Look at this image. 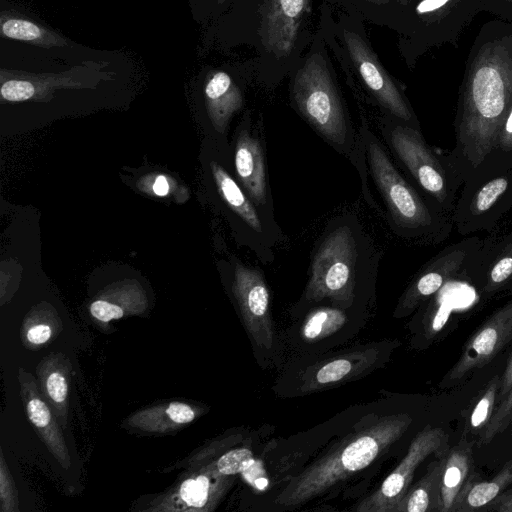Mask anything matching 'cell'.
<instances>
[{"label":"cell","mask_w":512,"mask_h":512,"mask_svg":"<svg viewBox=\"0 0 512 512\" xmlns=\"http://www.w3.org/2000/svg\"><path fill=\"white\" fill-rule=\"evenodd\" d=\"M512 103V44H485L475 57L460 94L448 155L464 181L490 153Z\"/></svg>","instance_id":"6da1fadb"},{"label":"cell","mask_w":512,"mask_h":512,"mask_svg":"<svg viewBox=\"0 0 512 512\" xmlns=\"http://www.w3.org/2000/svg\"><path fill=\"white\" fill-rule=\"evenodd\" d=\"M412 423L410 415L393 414L346 436L333 449L291 478L275 502L285 507L301 505L369 466L399 440Z\"/></svg>","instance_id":"7a4b0ae2"},{"label":"cell","mask_w":512,"mask_h":512,"mask_svg":"<svg viewBox=\"0 0 512 512\" xmlns=\"http://www.w3.org/2000/svg\"><path fill=\"white\" fill-rule=\"evenodd\" d=\"M365 144L374 181L399 234L427 244L447 240L453 230L452 218L435 208L402 177L368 130L365 131Z\"/></svg>","instance_id":"3957f363"},{"label":"cell","mask_w":512,"mask_h":512,"mask_svg":"<svg viewBox=\"0 0 512 512\" xmlns=\"http://www.w3.org/2000/svg\"><path fill=\"white\" fill-rule=\"evenodd\" d=\"M512 208V152L493 149L464 181L452 214L461 236L493 232Z\"/></svg>","instance_id":"277c9868"},{"label":"cell","mask_w":512,"mask_h":512,"mask_svg":"<svg viewBox=\"0 0 512 512\" xmlns=\"http://www.w3.org/2000/svg\"><path fill=\"white\" fill-rule=\"evenodd\" d=\"M386 137L419 193L452 218L464 183L447 152L429 146L420 129L401 121L386 128Z\"/></svg>","instance_id":"5b68a950"},{"label":"cell","mask_w":512,"mask_h":512,"mask_svg":"<svg viewBox=\"0 0 512 512\" xmlns=\"http://www.w3.org/2000/svg\"><path fill=\"white\" fill-rule=\"evenodd\" d=\"M359 252L356 235L349 226L331 230L314 255L305 298L308 301L329 298L350 306L355 297Z\"/></svg>","instance_id":"8992f818"},{"label":"cell","mask_w":512,"mask_h":512,"mask_svg":"<svg viewBox=\"0 0 512 512\" xmlns=\"http://www.w3.org/2000/svg\"><path fill=\"white\" fill-rule=\"evenodd\" d=\"M292 95L299 111L311 125L334 145L345 147L348 126L344 109L321 55H311L297 71Z\"/></svg>","instance_id":"52a82bcc"},{"label":"cell","mask_w":512,"mask_h":512,"mask_svg":"<svg viewBox=\"0 0 512 512\" xmlns=\"http://www.w3.org/2000/svg\"><path fill=\"white\" fill-rule=\"evenodd\" d=\"M484 239L466 236L459 242L445 246L415 275L401 296L395 309V317H404L423 302L430 299L446 284L468 274Z\"/></svg>","instance_id":"ba28073f"},{"label":"cell","mask_w":512,"mask_h":512,"mask_svg":"<svg viewBox=\"0 0 512 512\" xmlns=\"http://www.w3.org/2000/svg\"><path fill=\"white\" fill-rule=\"evenodd\" d=\"M449 449L448 435L441 428L427 425L412 440L408 452L380 487L364 498L357 512H394L411 486L417 467L430 455L442 457Z\"/></svg>","instance_id":"9c48e42d"},{"label":"cell","mask_w":512,"mask_h":512,"mask_svg":"<svg viewBox=\"0 0 512 512\" xmlns=\"http://www.w3.org/2000/svg\"><path fill=\"white\" fill-rule=\"evenodd\" d=\"M512 340V300L495 310L468 339L462 354L442 384L450 386L482 368Z\"/></svg>","instance_id":"30bf717a"},{"label":"cell","mask_w":512,"mask_h":512,"mask_svg":"<svg viewBox=\"0 0 512 512\" xmlns=\"http://www.w3.org/2000/svg\"><path fill=\"white\" fill-rule=\"evenodd\" d=\"M343 36L353 64L377 101L397 120L420 129L408 103L373 50L354 32L344 31Z\"/></svg>","instance_id":"8fae6325"},{"label":"cell","mask_w":512,"mask_h":512,"mask_svg":"<svg viewBox=\"0 0 512 512\" xmlns=\"http://www.w3.org/2000/svg\"><path fill=\"white\" fill-rule=\"evenodd\" d=\"M232 290L249 335L259 347L270 349L273 344L270 295L263 275L258 269L237 263Z\"/></svg>","instance_id":"7c38bea8"},{"label":"cell","mask_w":512,"mask_h":512,"mask_svg":"<svg viewBox=\"0 0 512 512\" xmlns=\"http://www.w3.org/2000/svg\"><path fill=\"white\" fill-rule=\"evenodd\" d=\"M311 0H265L260 35L265 49L276 58L287 57L295 46L303 18Z\"/></svg>","instance_id":"4fadbf2b"},{"label":"cell","mask_w":512,"mask_h":512,"mask_svg":"<svg viewBox=\"0 0 512 512\" xmlns=\"http://www.w3.org/2000/svg\"><path fill=\"white\" fill-rule=\"evenodd\" d=\"M467 277L486 298L512 287V230L497 240L484 239Z\"/></svg>","instance_id":"5bb4252c"},{"label":"cell","mask_w":512,"mask_h":512,"mask_svg":"<svg viewBox=\"0 0 512 512\" xmlns=\"http://www.w3.org/2000/svg\"><path fill=\"white\" fill-rule=\"evenodd\" d=\"M475 480L473 442L461 439L442 456L436 512H453Z\"/></svg>","instance_id":"9a60e30c"},{"label":"cell","mask_w":512,"mask_h":512,"mask_svg":"<svg viewBox=\"0 0 512 512\" xmlns=\"http://www.w3.org/2000/svg\"><path fill=\"white\" fill-rule=\"evenodd\" d=\"M233 483V476L222 475L213 463L203 472L184 480L160 510L211 511ZM158 509V510H159Z\"/></svg>","instance_id":"2e32d148"},{"label":"cell","mask_w":512,"mask_h":512,"mask_svg":"<svg viewBox=\"0 0 512 512\" xmlns=\"http://www.w3.org/2000/svg\"><path fill=\"white\" fill-rule=\"evenodd\" d=\"M18 378L29 421L60 465L68 469L71 461L67 445L50 408L38 392L35 379L22 368L19 369Z\"/></svg>","instance_id":"e0dca14e"},{"label":"cell","mask_w":512,"mask_h":512,"mask_svg":"<svg viewBox=\"0 0 512 512\" xmlns=\"http://www.w3.org/2000/svg\"><path fill=\"white\" fill-rule=\"evenodd\" d=\"M379 354V349L367 346L320 363L304 375L301 389L312 392L354 379L370 370L379 361Z\"/></svg>","instance_id":"ac0fdd59"},{"label":"cell","mask_w":512,"mask_h":512,"mask_svg":"<svg viewBox=\"0 0 512 512\" xmlns=\"http://www.w3.org/2000/svg\"><path fill=\"white\" fill-rule=\"evenodd\" d=\"M96 62H84L83 65L75 66L71 70L61 74H34L20 71H7L2 69L0 72L1 98L10 102H19L32 99L40 89V95L47 87L80 85L77 80L88 76V70L95 67Z\"/></svg>","instance_id":"d6986e66"},{"label":"cell","mask_w":512,"mask_h":512,"mask_svg":"<svg viewBox=\"0 0 512 512\" xmlns=\"http://www.w3.org/2000/svg\"><path fill=\"white\" fill-rule=\"evenodd\" d=\"M234 164L240 185L256 207L267 206V181L263 149L249 129L242 128L235 146Z\"/></svg>","instance_id":"ffe728a7"},{"label":"cell","mask_w":512,"mask_h":512,"mask_svg":"<svg viewBox=\"0 0 512 512\" xmlns=\"http://www.w3.org/2000/svg\"><path fill=\"white\" fill-rule=\"evenodd\" d=\"M211 173L219 196L229 210L246 228L249 241L262 240L265 234L263 219L256 205L236 180L217 162L210 163Z\"/></svg>","instance_id":"44dd1931"},{"label":"cell","mask_w":512,"mask_h":512,"mask_svg":"<svg viewBox=\"0 0 512 512\" xmlns=\"http://www.w3.org/2000/svg\"><path fill=\"white\" fill-rule=\"evenodd\" d=\"M204 97L214 128L224 132L233 114L243 105L239 87L226 72L216 71L205 82Z\"/></svg>","instance_id":"7402d4cb"},{"label":"cell","mask_w":512,"mask_h":512,"mask_svg":"<svg viewBox=\"0 0 512 512\" xmlns=\"http://www.w3.org/2000/svg\"><path fill=\"white\" fill-rule=\"evenodd\" d=\"M0 32L3 37L43 48L67 46L66 39L58 33L9 11L0 15Z\"/></svg>","instance_id":"603a6c76"},{"label":"cell","mask_w":512,"mask_h":512,"mask_svg":"<svg viewBox=\"0 0 512 512\" xmlns=\"http://www.w3.org/2000/svg\"><path fill=\"white\" fill-rule=\"evenodd\" d=\"M37 373L45 396L57 411L59 421L64 425L67 416L68 370L58 356L45 358L38 366Z\"/></svg>","instance_id":"cb8c5ba5"},{"label":"cell","mask_w":512,"mask_h":512,"mask_svg":"<svg viewBox=\"0 0 512 512\" xmlns=\"http://www.w3.org/2000/svg\"><path fill=\"white\" fill-rule=\"evenodd\" d=\"M442 457L430 463L426 474L413 486L396 505L394 512H432L437 509V489Z\"/></svg>","instance_id":"d4e9b609"},{"label":"cell","mask_w":512,"mask_h":512,"mask_svg":"<svg viewBox=\"0 0 512 512\" xmlns=\"http://www.w3.org/2000/svg\"><path fill=\"white\" fill-rule=\"evenodd\" d=\"M512 483V459L488 481L475 480L453 512L483 510Z\"/></svg>","instance_id":"484cf974"},{"label":"cell","mask_w":512,"mask_h":512,"mask_svg":"<svg viewBox=\"0 0 512 512\" xmlns=\"http://www.w3.org/2000/svg\"><path fill=\"white\" fill-rule=\"evenodd\" d=\"M346 322L343 310L321 307L310 312L303 325L302 336L308 341H317L337 332Z\"/></svg>","instance_id":"4316f807"},{"label":"cell","mask_w":512,"mask_h":512,"mask_svg":"<svg viewBox=\"0 0 512 512\" xmlns=\"http://www.w3.org/2000/svg\"><path fill=\"white\" fill-rule=\"evenodd\" d=\"M500 384L501 376L495 375L473 400L467 415L468 430L480 434L485 430L497 405Z\"/></svg>","instance_id":"83f0119b"},{"label":"cell","mask_w":512,"mask_h":512,"mask_svg":"<svg viewBox=\"0 0 512 512\" xmlns=\"http://www.w3.org/2000/svg\"><path fill=\"white\" fill-rule=\"evenodd\" d=\"M512 423V387L501 402L496 405L494 413L486 426L485 430L480 434V442L487 444L494 437L504 432Z\"/></svg>","instance_id":"f1b7e54d"},{"label":"cell","mask_w":512,"mask_h":512,"mask_svg":"<svg viewBox=\"0 0 512 512\" xmlns=\"http://www.w3.org/2000/svg\"><path fill=\"white\" fill-rule=\"evenodd\" d=\"M254 462L253 453L250 449L236 448L224 453L215 463L217 470L222 475L234 476L247 471Z\"/></svg>","instance_id":"f546056e"},{"label":"cell","mask_w":512,"mask_h":512,"mask_svg":"<svg viewBox=\"0 0 512 512\" xmlns=\"http://www.w3.org/2000/svg\"><path fill=\"white\" fill-rule=\"evenodd\" d=\"M0 498L2 512L19 510L17 491L2 452L0 461Z\"/></svg>","instance_id":"4dcf8cb0"},{"label":"cell","mask_w":512,"mask_h":512,"mask_svg":"<svg viewBox=\"0 0 512 512\" xmlns=\"http://www.w3.org/2000/svg\"><path fill=\"white\" fill-rule=\"evenodd\" d=\"M90 313L98 321L107 323L122 318L126 312L109 300L97 299L90 305Z\"/></svg>","instance_id":"1f68e13d"},{"label":"cell","mask_w":512,"mask_h":512,"mask_svg":"<svg viewBox=\"0 0 512 512\" xmlns=\"http://www.w3.org/2000/svg\"><path fill=\"white\" fill-rule=\"evenodd\" d=\"M493 149L512 152V103L500 124Z\"/></svg>","instance_id":"d6a6232c"},{"label":"cell","mask_w":512,"mask_h":512,"mask_svg":"<svg viewBox=\"0 0 512 512\" xmlns=\"http://www.w3.org/2000/svg\"><path fill=\"white\" fill-rule=\"evenodd\" d=\"M166 411L175 425H184L194 420L195 410L188 404L182 402H171L167 405Z\"/></svg>","instance_id":"836d02e7"},{"label":"cell","mask_w":512,"mask_h":512,"mask_svg":"<svg viewBox=\"0 0 512 512\" xmlns=\"http://www.w3.org/2000/svg\"><path fill=\"white\" fill-rule=\"evenodd\" d=\"M52 336V328L48 324L32 325L26 332L28 342L35 345L44 344Z\"/></svg>","instance_id":"e575fe53"},{"label":"cell","mask_w":512,"mask_h":512,"mask_svg":"<svg viewBox=\"0 0 512 512\" xmlns=\"http://www.w3.org/2000/svg\"><path fill=\"white\" fill-rule=\"evenodd\" d=\"M483 511L512 512V489L502 492Z\"/></svg>","instance_id":"d590c367"},{"label":"cell","mask_w":512,"mask_h":512,"mask_svg":"<svg viewBox=\"0 0 512 512\" xmlns=\"http://www.w3.org/2000/svg\"><path fill=\"white\" fill-rule=\"evenodd\" d=\"M512 387V354L508 359L506 368L501 376L500 389L497 396V404L503 400Z\"/></svg>","instance_id":"8d00e7d4"},{"label":"cell","mask_w":512,"mask_h":512,"mask_svg":"<svg viewBox=\"0 0 512 512\" xmlns=\"http://www.w3.org/2000/svg\"><path fill=\"white\" fill-rule=\"evenodd\" d=\"M451 0H422L416 7L418 14H425L436 11Z\"/></svg>","instance_id":"74e56055"},{"label":"cell","mask_w":512,"mask_h":512,"mask_svg":"<svg viewBox=\"0 0 512 512\" xmlns=\"http://www.w3.org/2000/svg\"><path fill=\"white\" fill-rule=\"evenodd\" d=\"M153 192L158 196H165L169 193V184L164 176H158L153 184Z\"/></svg>","instance_id":"f35d334b"},{"label":"cell","mask_w":512,"mask_h":512,"mask_svg":"<svg viewBox=\"0 0 512 512\" xmlns=\"http://www.w3.org/2000/svg\"><path fill=\"white\" fill-rule=\"evenodd\" d=\"M366 1L371 2V3H374V4H378V5H380V4H386V3H388V2H389V0H366Z\"/></svg>","instance_id":"ab89813d"},{"label":"cell","mask_w":512,"mask_h":512,"mask_svg":"<svg viewBox=\"0 0 512 512\" xmlns=\"http://www.w3.org/2000/svg\"><path fill=\"white\" fill-rule=\"evenodd\" d=\"M396 1L403 5H406L409 2V0H396Z\"/></svg>","instance_id":"60d3db41"},{"label":"cell","mask_w":512,"mask_h":512,"mask_svg":"<svg viewBox=\"0 0 512 512\" xmlns=\"http://www.w3.org/2000/svg\"><path fill=\"white\" fill-rule=\"evenodd\" d=\"M226 1H227V0H217V3H218V4H223V3H225Z\"/></svg>","instance_id":"b9f144b4"},{"label":"cell","mask_w":512,"mask_h":512,"mask_svg":"<svg viewBox=\"0 0 512 512\" xmlns=\"http://www.w3.org/2000/svg\"><path fill=\"white\" fill-rule=\"evenodd\" d=\"M508 1H512V0H508Z\"/></svg>","instance_id":"7bdbcfd3"}]
</instances>
